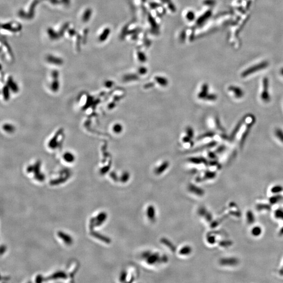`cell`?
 <instances>
[{
	"label": "cell",
	"mask_w": 283,
	"mask_h": 283,
	"mask_svg": "<svg viewBox=\"0 0 283 283\" xmlns=\"http://www.w3.org/2000/svg\"><path fill=\"white\" fill-rule=\"evenodd\" d=\"M282 74L283 75V70L282 71Z\"/></svg>",
	"instance_id": "5"
},
{
	"label": "cell",
	"mask_w": 283,
	"mask_h": 283,
	"mask_svg": "<svg viewBox=\"0 0 283 283\" xmlns=\"http://www.w3.org/2000/svg\"><path fill=\"white\" fill-rule=\"evenodd\" d=\"M261 232V229H259V228H257V227H255L254 228V229L253 230V233L257 236V235H259L260 233Z\"/></svg>",
	"instance_id": "4"
},
{
	"label": "cell",
	"mask_w": 283,
	"mask_h": 283,
	"mask_svg": "<svg viewBox=\"0 0 283 283\" xmlns=\"http://www.w3.org/2000/svg\"><path fill=\"white\" fill-rule=\"evenodd\" d=\"M274 134L276 138L283 144V130L282 129L277 127L274 131Z\"/></svg>",
	"instance_id": "3"
},
{
	"label": "cell",
	"mask_w": 283,
	"mask_h": 283,
	"mask_svg": "<svg viewBox=\"0 0 283 283\" xmlns=\"http://www.w3.org/2000/svg\"><path fill=\"white\" fill-rule=\"evenodd\" d=\"M228 91L231 92L232 96L236 99H240L242 98L244 96V91L242 88L236 85H230L228 88Z\"/></svg>",
	"instance_id": "2"
},
{
	"label": "cell",
	"mask_w": 283,
	"mask_h": 283,
	"mask_svg": "<svg viewBox=\"0 0 283 283\" xmlns=\"http://www.w3.org/2000/svg\"><path fill=\"white\" fill-rule=\"evenodd\" d=\"M260 98L262 101L265 103H268L271 101V96L269 92V83L266 78L264 79L262 82V91Z\"/></svg>",
	"instance_id": "1"
}]
</instances>
